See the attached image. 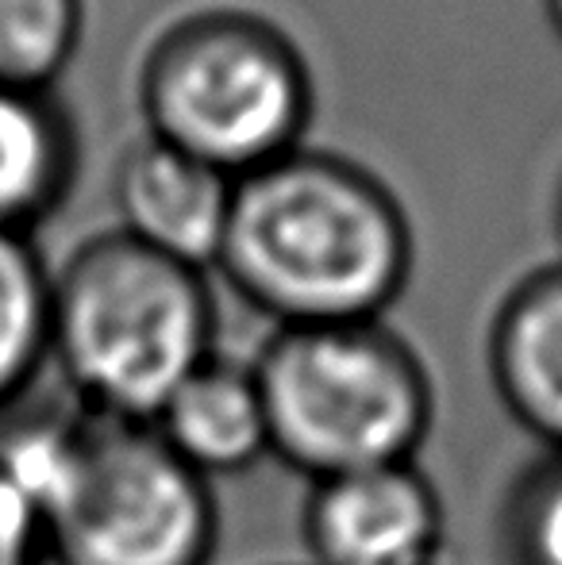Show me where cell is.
<instances>
[{"mask_svg":"<svg viewBox=\"0 0 562 565\" xmlns=\"http://www.w3.org/2000/svg\"><path fill=\"white\" fill-rule=\"evenodd\" d=\"M85 31V0H0V85L54 89Z\"/></svg>","mask_w":562,"mask_h":565,"instance_id":"7c38bea8","label":"cell"},{"mask_svg":"<svg viewBox=\"0 0 562 565\" xmlns=\"http://www.w3.org/2000/svg\"><path fill=\"white\" fill-rule=\"evenodd\" d=\"M548 4V15H551V28L559 31V39H562V0H543Z\"/></svg>","mask_w":562,"mask_h":565,"instance_id":"9a60e30c","label":"cell"},{"mask_svg":"<svg viewBox=\"0 0 562 565\" xmlns=\"http://www.w3.org/2000/svg\"><path fill=\"white\" fill-rule=\"evenodd\" d=\"M113 193L128 238L201 274L216 269L232 220L235 178L155 135H142L124 150Z\"/></svg>","mask_w":562,"mask_h":565,"instance_id":"52a82bcc","label":"cell"},{"mask_svg":"<svg viewBox=\"0 0 562 565\" xmlns=\"http://www.w3.org/2000/svg\"><path fill=\"white\" fill-rule=\"evenodd\" d=\"M51 362V269L28 235L0 231V412Z\"/></svg>","mask_w":562,"mask_h":565,"instance_id":"8fae6325","label":"cell"},{"mask_svg":"<svg viewBox=\"0 0 562 565\" xmlns=\"http://www.w3.org/2000/svg\"><path fill=\"white\" fill-rule=\"evenodd\" d=\"M501 551L509 565H562V454L543 450L512 481L501 508Z\"/></svg>","mask_w":562,"mask_h":565,"instance_id":"4fadbf2b","label":"cell"},{"mask_svg":"<svg viewBox=\"0 0 562 565\" xmlns=\"http://www.w3.org/2000/svg\"><path fill=\"white\" fill-rule=\"evenodd\" d=\"M77 178V127L54 89L0 85V231L28 235Z\"/></svg>","mask_w":562,"mask_h":565,"instance_id":"30bf717a","label":"cell"},{"mask_svg":"<svg viewBox=\"0 0 562 565\" xmlns=\"http://www.w3.org/2000/svg\"><path fill=\"white\" fill-rule=\"evenodd\" d=\"M216 269L278 328L374 323L413 274V224L367 166L297 147L235 181Z\"/></svg>","mask_w":562,"mask_h":565,"instance_id":"6da1fadb","label":"cell"},{"mask_svg":"<svg viewBox=\"0 0 562 565\" xmlns=\"http://www.w3.org/2000/svg\"><path fill=\"white\" fill-rule=\"evenodd\" d=\"M447 515L416 461L312 481L308 565H439Z\"/></svg>","mask_w":562,"mask_h":565,"instance_id":"8992f818","label":"cell"},{"mask_svg":"<svg viewBox=\"0 0 562 565\" xmlns=\"http://www.w3.org/2000/svg\"><path fill=\"white\" fill-rule=\"evenodd\" d=\"M0 565H46L39 520L4 466H0Z\"/></svg>","mask_w":562,"mask_h":565,"instance_id":"5bb4252c","label":"cell"},{"mask_svg":"<svg viewBox=\"0 0 562 565\" xmlns=\"http://www.w3.org/2000/svg\"><path fill=\"white\" fill-rule=\"evenodd\" d=\"M39 520L46 565H209L216 497L150 424L82 404L46 412L0 439Z\"/></svg>","mask_w":562,"mask_h":565,"instance_id":"7a4b0ae2","label":"cell"},{"mask_svg":"<svg viewBox=\"0 0 562 565\" xmlns=\"http://www.w3.org/2000/svg\"><path fill=\"white\" fill-rule=\"evenodd\" d=\"M489 377L505 412L562 454V262L528 274L489 328Z\"/></svg>","mask_w":562,"mask_h":565,"instance_id":"ba28073f","label":"cell"},{"mask_svg":"<svg viewBox=\"0 0 562 565\" xmlns=\"http://www.w3.org/2000/svg\"><path fill=\"white\" fill-rule=\"evenodd\" d=\"M216 308L201 269L155 254L124 231L97 235L51 274V362L74 404L150 424L209 362Z\"/></svg>","mask_w":562,"mask_h":565,"instance_id":"3957f363","label":"cell"},{"mask_svg":"<svg viewBox=\"0 0 562 565\" xmlns=\"http://www.w3.org/2000/svg\"><path fill=\"white\" fill-rule=\"evenodd\" d=\"M251 370L271 454L308 481L405 466L432 435V377L382 320L278 328Z\"/></svg>","mask_w":562,"mask_h":565,"instance_id":"277c9868","label":"cell"},{"mask_svg":"<svg viewBox=\"0 0 562 565\" xmlns=\"http://www.w3.org/2000/svg\"><path fill=\"white\" fill-rule=\"evenodd\" d=\"M166 443L197 477H232L271 454L263 393L251 365L212 354L170 393L150 419Z\"/></svg>","mask_w":562,"mask_h":565,"instance_id":"9c48e42d","label":"cell"},{"mask_svg":"<svg viewBox=\"0 0 562 565\" xmlns=\"http://www.w3.org/2000/svg\"><path fill=\"white\" fill-rule=\"evenodd\" d=\"M312 105V70L300 46L247 8L178 15L139 66L147 135L235 181L305 147Z\"/></svg>","mask_w":562,"mask_h":565,"instance_id":"5b68a950","label":"cell"}]
</instances>
